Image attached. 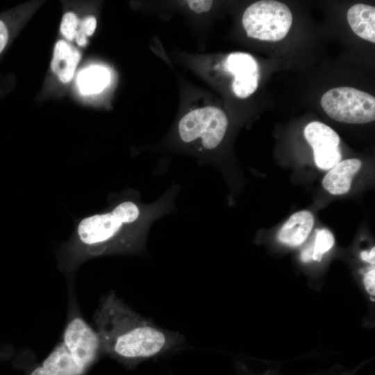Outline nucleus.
<instances>
[{
  "label": "nucleus",
  "mask_w": 375,
  "mask_h": 375,
  "mask_svg": "<svg viewBox=\"0 0 375 375\" xmlns=\"http://www.w3.org/2000/svg\"><path fill=\"white\" fill-rule=\"evenodd\" d=\"M176 188L151 203L137 197L122 199L110 210L83 219L62 254V269L69 273L90 258L142 251L151 224L173 209Z\"/></svg>",
  "instance_id": "nucleus-1"
},
{
  "label": "nucleus",
  "mask_w": 375,
  "mask_h": 375,
  "mask_svg": "<svg viewBox=\"0 0 375 375\" xmlns=\"http://www.w3.org/2000/svg\"><path fill=\"white\" fill-rule=\"evenodd\" d=\"M93 322L101 354L128 368L181 349L185 342L181 333L156 325L129 307L113 290L101 299Z\"/></svg>",
  "instance_id": "nucleus-2"
},
{
  "label": "nucleus",
  "mask_w": 375,
  "mask_h": 375,
  "mask_svg": "<svg viewBox=\"0 0 375 375\" xmlns=\"http://www.w3.org/2000/svg\"><path fill=\"white\" fill-rule=\"evenodd\" d=\"M228 121L225 112L215 106L192 110L180 119L178 134L185 144L199 152L216 149L222 142Z\"/></svg>",
  "instance_id": "nucleus-3"
},
{
  "label": "nucleus",
  "mask_w": 375,
  "mask_h": 375,
  "mask_svg": "<svg viewBox=\"0 0 375 375\" xmlns=\"http://www.w3.org/2000/svg\"><path fill=\"white\" fill-rule=\"evenodd\" d=\"M289 8L280 1L264 0L250 5L242 16V24L249 38L277 42L283 39L292 23Z\"/></svg>",
  "instance_id": "nucleus-4"
},
{
  "label": "nucleus",
  "mask_w": 375,
  "mask_h": 375,
  "mask_svg": "<svg viewBox=\"0 0 375 375\" xmlns=\"http://www.w3.org/2000/svg\"><path fill=\"white\" fill-rule=\"evenodd\" d=\"M324 112L333 119L347 124H365L375 119L374 96L351 87H337L321 99Z\"/></svg>",
  "instance_id": "nucleus-5"
},
{
  "label": "nucleus",
  "mask_w": 375,
  "mask_h": 375,
  "mask_svg": "<svg viewBox=\"0 0 375 375\" xmlns=\"http://www.w3.org/2000/svg\"><path fill=\"white\" fill-rule=\"evenodd\" d=\"M67 322L61 342L81 366L89 370L101 356L99 336L94 329L83 317L71 294Z\"/></svg>",
  "instance_id": "nucleus-6"
},
{
  "label": "nucleus",
  "mask_w": 375,
  "mask_h": 375,
  "mask_svg": "<svg viewBox=\"0 0 375 375\" xmlns=\"http://www.w3.org/2000/svg\"><path fill=\"white\" fill-rule=\"evenodd\" d=\"M304 135L312 147L314 160L319 169H330L340 162V139L331 127L319 122H312L306 126Z\"/></svg>",
  "instance_id": "nucleus-7"
},
{
  "label": "nucleus",
  "mask_w": 375,
  "mask_h": 375,
  "mask_svg": "<svg viewBox=\"0 0 375 375\" xmlns=\"http://www.w3.org/2000/svg\"><path fill=\"white\" fill-rule=\"evenodd\" d=\"M224 66L226 71L234 76L232 89L238 97L247 98L256 90L260 71L257 61L251 55L232 53L226 58Z\"/></svg>",
  "instance_id": "nucleus-8"
},
{
  "label": "nucleus",
  "mask_w": 375,
  "mask_h": 375,
  "mask_svg": "<svg viewBox=\"0 0 375 375\" xmlns=\"http://www.w3.org/2000/svg\"><path fill=\"white\" fill-rule=\"evenodd\" d=\"M87 372L60 342L42 362L29 369L26 375H85Z\"/></svg>",
  "instance_id": "nucleus-9"
},
{
  "label": "nucleus",
  "mask_w": 375,
  "mask_h": 375,
  "mask_svg": "<svg viewBox=\"0 0 375 375\" xmlns=\"http://www.w3.org/2000/svg\"><path fill=\"white\" fill-rule=\"evenodd\" d=\"M362 166L357 158L339 162L327 173L322 181L323 187L332 194H344L351 188L353 178Z\"/></svg>",
  "instance_id": "nucleus-10"
},
{
  "label": "nucleus",
  "mask_w": 375,
  "mask_h": 375,
  "mask_svg": "<svg viewBox=\"0 0 375 375\" xmlns=\"http://www.w3.org/2000/svg\"><path fill=\"white\" fill-rule=\"evenodd\" d=\"M314 224L312 214L308 210L294 213L282 226L278 233V240L285 244L297 247L308 237Z\"/></svg>",
  "instance_id": "nucleus-11"
},
{
  "label": "nucleus",
  "mask_w": 375,
  "mask_h": 375,
  "mask_svg": "<svg viewBox=\"0 0 375 375\" xmlns=\"http://www.w3.org/2000/svg\"><path fill=\"white\" fill-rule=\"evenodd\" d=\"M80 59V52L76 48L64 40H59L54 47L51 70L61 82L69 83Z\"/></svg>",
  "instance_id": "nucleus-12"
},
{
  "label": "nucleus",
  "mask_w": 375,
  "mask_h": 375,
  "mask_svg": "<svg viewBox=\"0 0 375 375\" xmlns=\"http://www.w3.org/2000/svg\"><path fill=\"white\" fill-rule=\"evenodd\" d=\"M347 21L352 31L360 38L375 42V8L356 3L347 12Z\"/></svg>",
  "instance_id": "nucleus-13"
},
{
  "label": "nucleus",
  "mask_w": 375,
  "mask_h": 375,
  "mask_svg": "<svg viewBox=\"0 0 375 375\" xmlns=\"http://www.w3.org/2000/svg\"><path fill=\"white\" fill-rule=\"evenodd\" d=\"M110 78V73L106 68L94 65L79 73L77 83L83 94H96L108 85Z\"/></svg>",
  "instance_id": "nucleus-14"
},
{
  "label": "nucleus",
  "mask_w": 375,
  "mask_h": 375,
  "mask_svg": "<svg viewBox=\"0 0 375 375\" xmlns=\"http://www.w3.org/2000/svg\"><path fill=\"white\" fill-rule=\"evenodd\" d=\"M313 245L312 260L320 262L323 255L329 251L334 244V237L327 229L316 230Z\"/></svg>",
  "instance_id": "nucleus-15"
},
{
  "label": "nucleus",
  "mask_w": 375,
  "mask_h": 375,
  "mask_svg": "<svg viewBox=\"0 0 375 375\" xmlns=\"http://www.w3.org/2000/svg\"><path fill=\"white\" fill-rule=\"evenodd\" d=\"M80 20L72 12L65 13L62 19L60 31L64 37L69 41L76 38Z\"/></svg>",
  "instance_id": "nucleus-16"
},
{
  "label": "nucleus",
  "mask_w": 375,
  "mask_h": 375,
  "mask_svg": "<svg viewBox=\"0 0 375 375\" xmlns=\"http://www.w3.org/2000/svg\"><path fill=\"white\" fill-rule=\"evenodd\" d=\"M96 26V18L93 16H88L79 22L78 28L84 33L86 36H90L94 33Z\"/></svg>",
  "instance_id": "nucleus-17"
},
{
  "label": "nucleus",
  "mask_w": 375,
  "mask_h": 375,
  "mask_svg": "<svg viewBox=\"0 0 375 375\" xmlns=\"http://www.w3.org/2000/svg\"><path fill=\"white\" fill-rule=\"evenodd\" d=\"M189 8L197 13L206 12L210 10L212 1L206 0H191L187 1Z\"/></svg>",
  "instance_id": "nucleus-18"
},
{
  "label": "nucleus",
  "mask_w": 375,
  "mask_h": 375,
  "mask_svg": "<svg viewBox=\"0 0 375 375\" xmlns=\"http://www.w3.org/2000/svg\"><path fill=\"white\" fill-rule=\"evenodd\" d=\"M364 284L367 292L374 296L375 294V269L374 266L364 276Z\"/></svg>",
  "instance_id": "nucleus-19"
},
{
  "label": "nucleus",
  "mask_w": 375,
  "mask_h": 375,
  "mask_svg": "<svg viewBox=\"0 0 375 375\" xmlns=\"http://www.w3.org/2000/svg\"><path fill=\"white\" fill-rule=\"evenodd\" d=\"M15 349L11 344L0 345V362L8 361L15 357Z\"/></svg>",
  "instance_id": "nucleus-20"
},
{
  "label": "nucleus",
  "mask_w": 375,
  "mask_h": 375,
  "mask_svg": "<svg viewBox=\"0 0 375 375\" xmlns=\"http://www.w3.org/2000/svg\"><path fill=\"white\" fill-rule=\"evenodd\" d=\"M8 40V30L5 23L0 19V53L6 47Z\"/></svg>",
  "instance_id": "nucleus-21"
},
{
  "label": "nucleus",
  "mask_w": 375,
  "mask_h": 375,
  "mask_svg": "<svg viewBox=\"0 0 375 375\" xmlns=\"http://www.w3.org/2000/svg\"><path fill=\"white\" fill-rule=\"evenodd\" d=\"M313 245L314 241L308 244L301 251V259L303 262H308L312 260Z\"/></svg>",
  "instance_id": "nucleus-22"
},
{
  "label": "nucleus",
  "mask_w": 375,
  "mask_h": 375,
  "mask_svg": "<svg viewBox=\"0 0 375 375\" xmlns=\"http://www.w3.org/2000/svg\"><path fill=\"white\" fill-rule=\"evenodd\" d=\"M360 256L365 261L369 262L374 266L375 248L373 247L370 251H364L361 253Z\"/></svg>",
  "instance_id": "nucleus-23"
}]
</instances>
